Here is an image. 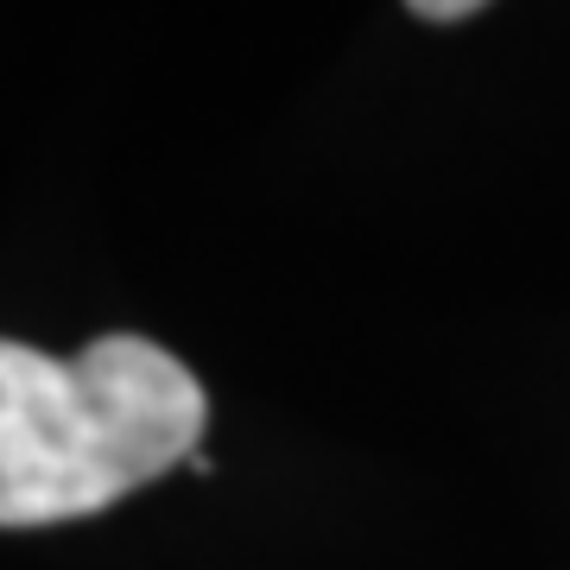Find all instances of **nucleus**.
<instances>
[{
    "label": "nucleus",
    "instance_id": "2",
    "mask_svg": "<svg viewBox=\"0 0 570 570\" xmlns=\"http://www.w3.org/2000/svg\"><path fill=\"white\" fill-rule=\"evenodd\" d=\"M412 13H419V20H469V13H475V0H419V7H412Z\"/></svg>",
    "mask_w": 570,
    "mask_h": 570
},
{
    "label": "nucleus",
    "instance_id": "1",
    "mask_svg": "<svg viewBox=\"0 0 570 570\" xmlns=\"http://www.w3.org/2000/svg\"><path fill=\"white\" fill-rule=\"evenodd\" d=\"M209 400L171 348L96 336L58 362L0 336V527H58L197 456Z\"/></svg>",
    "mask_w": 570,
    "mask_h": 570
}]
</instances>
